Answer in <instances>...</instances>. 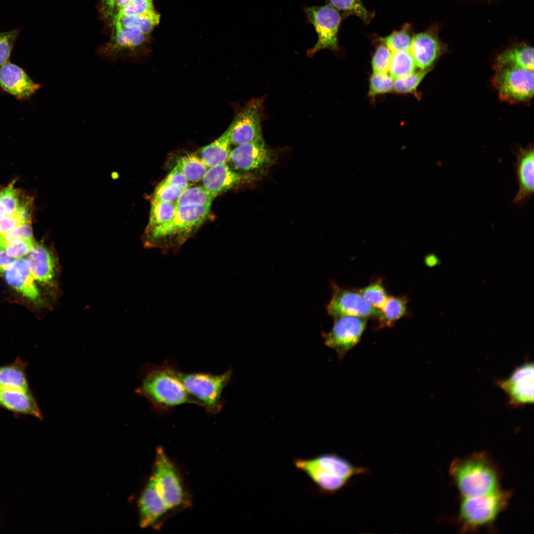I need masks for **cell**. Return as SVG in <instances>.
<instances>
[{
	"instance_id": "obj_1",
	"label": "cell",
	"mask_w": 534,
	"mask_h": 534,
	"mask_svg": "<svg viewBox=\"0 0 534 534\" xmlns=\"http://www.w3.org/2000/svg\"><path fill=\"white\" fill-rule=\"evenodd\" d=\"M449 473L461 496H481L500 489L498 467L485 451L455 459L450 464Z\"/></svg>"
},
{
	"instance_id": "obj_2",
	"label": "cell",
	"mask_w": 534,
	"mask_h": 534,
	"mask_svg": "<svg viewBox=\"0 0 534 534\" xmlns=\"http://www.w3.org/2000/svg\"><path fill=\"white\" fill-rule=\"evenodd\" d=\"M173 366L167 361L158 366L146 365L142 370L141 384L135 390L158 411L170 410L183 404L199 405L176 377Z\"/></svg>"
},
{
	"instance_id": "obj_3",
	"label": "cell",
	"mask_w": 534,
	"mask_h": 534,
	"mask_svg": "<svg viewBox=\"0 0 534 534\" xmlns=\"http://www.w3.org/2000/svg\"><path fill=\"white\" fill-rule=\"evenodd\" d=\"M210 207H176L175 215L170 221L144 233L145 245L165 251L178 249L206 221Z\"/></svg>"
},
{
	"instance_id": "obj_4",
	"label": "cell",
	"mask_w": 534,
	"mask_h": 534,
	"mask_svg": "<svg viewBox=\"0 0 534 534\" xmlns=\"http://www.w3.org/2000/svg\"><path fill=\"white\" fill-rule=\"evenodd\" d=\"M296 468L305 473L319 490L327 493L339 490L354 475L364 471L347 459L333 453H324L309 459H296Z\"/></svg>"
},
{
	"instance_id": "obj_5",
	"label": "cell",
	"mask_w": 534,
	"mask_h": 534,
	"mask_svg": "<svg viewBox=\"0 0 534 534\" xmlns=\"http://www.w3.org/2000/svg\"><path fill=\"white\" fill-rule=\"evenodd\" d=\"M512 493L500 489L486 495L461 496L456 518L462 533L475 532L491 526L508 506Z\"/></svg>"
},
{
	"instance_id": "obj_6",
	"label": "cell",
	"mask_w": 534,
	"mask_h": 534,
	"mask_svg": "<svg viewBox=\"0 0 534 534\" xmlns=\"http://www.w3.org/2000/svg\"><path fill=\"white\" fill-rule=\"evenodd\" d=\"M173 371L186 391L207 412L216 414L221 411L224 404L222 393L231 377V368L219 375L204 372L185 373L173 364Z\"/></svg>"
},
{
	"instance_id": "obj_7",
	"label": "cell",
	"mask_w": 534,
	"mask_h": 534,
	"mask_svg": "<svg viewBox=\"0 0 534 534\" xmlns=\"http://www.w3.org/2000/svg\"><path fill=\"white\" fill-rule=\"evenodd\" d=\"M159 495L169 511L189 506L190 501L183 485L180 474L165 451L158 447L152 474Z\"/></svg>"
},
{
	"instance_id": "obj_8",
	"label": "cell",
	"mask_w": 534,
	"mask_h": 534,
	"mask_svg": "<svg viewBox=\"0 0 534 534\" xmlns=\"http://www.w3.org/2000/svg\"><path fill=\"white\" fill-rule=\"evenodd\" d=\"M303 9L307 20L313 25L318 36L315 44L308 50V55L325 49L337 50L339 29L344 17L347 15L328 4L305 6Z\"/></svg>"
},
{
	"instance_id": "obj_9",
	"label": "cell",
	"mask_w": 534,
	"mask_h": 534,
	"mask_svg": "<svg viewBox=\"0 0 534 534\" xmlns=\"http://www.w3.org/2000/svg\"><path fill=\"white\" fill-rule=\"evenodd\" d=\"M495 70L492 84L499 97L509 103L531 99L534 94V71L523 69L499 68Z\"/></svg>"
},
{
	"instance_id": "obj_10",
	"label": "cell",
	"mask_w": 534,
	"mask_h": 534,
	"mask_svg": "<svg viewBox=\"0 0 534 534\" xmlns=\"http://www.w3.org/2000/svg\"><path fill=\"white\" fill-rule=\"evenodd\" d=\"M264 99L253 98L237 112L228 128L231 143L237 146L263 138Z\"/></svg>"
},
{
	"instance_id": "obj_11",
	"label": "cell",
	"mask_w": 534,
	"mask_h": 534,
	"mask_svg": "<svg viewBox=\"0 0 534 534\" xmlns=\"http://www.w3.org/2000/svg\"><path fill=\"white\" fill-rule=\"evenodd\" d=\"M335 319L331 331L323 333L322 336L325 345L334 349L342 359L359 341L366 321L364 318L354 316H343Z\"/></svg>"
},
{
	"instance_id": "obj_12",
	"label": "cell",
	"mask_w": 534,
	"mask_h": 534,
	"mask_svg": "<svg viewBox=\"0 0 534 534\" xmlns=\"http://www.w3.org/2000/svg\"><path fill=\"white\" fill-rule=\"evenodd\" d=\"M331 299L326 306L328 313L334 318L343 316L379 319L381 311L369 304L360 293L345 290L333 285Z\"/></svg>"
},
{
	"instance_id": "obj_13",
	"label": "cell",
	"mask_w": 534,
	"mask_h": 534,
	"mask_svg": "<svg viewBox=\"0 0 534 534\" xmlns=\"http://www.w3.org/2000/svg\"><path fill=\"white\" fill-rule=\"evenodd\" d=\"M274 153L264 138L237 145L230 151L228 160L238 170H258L273 162Z\"/></svg>"
},
{
	"instance_id": "obj_14",
	"label": "cell",
	"mask_w": 534,
	"mask_h": 534,
	"mask_svg": "<svg viewBox=\"0 0 534 534\" xmlns=\"http://www.w3.org/2000/svg\"><path fill=\"white\" fill-rule=\"evenodd\" d=\"M534 376L533 363H526L516 368L508 379L496 384L506 393L511 404L533 403Z\"/></svg>"
},
{
	"instance_id": "obj_15",
	"label": "cell",
	"mask_w": 534,
	"mask_h": 534,
	"mask_svg": "<svg viewBox=\"0 0 534 534\" xmlns=\"http://www.w3.org/2000/svg\"><path fill=\"white\" fill-rule=\"evenodd\" d=\"M445 49L437 28L432 27L413 36L410 51L417 67L426 70L431 69Z\"/></svg>"
},
{
	"instance_id": "obj_16",
	"label": "cell",
	"mask_w": 534,
	"mask_h": 534,
	"mask_svg": "<svg viewBox=\"0 0 534 534\" xmlns=\"http://www.w3.org/2000/svg\"><path fill=\"white\" fill-rule=\"evenodd\" d=\"M111 38L99 48L100 54L116 59L134 55L146 40V35L129 27H114Z\"/></svg>"
},
{
	"instance_id": "obj_17",
	"label": "cell",
	"mask_w": 534,
	"mask_h": 534,
	"mask_svg": "<svg viewBox=\"0 0 534 534\" xmlns=\"http://www.w3.org/2000/svg\"><path fill=\"white\" fill-rule=\"evenodd\" d=\"M3 275L6 283L24 297L36 304L42 302L27 259L14 260L5 269Z\"/></svg>"
},
{
	"instance_id": "obj_18",
	"label": "cell",
	"mask_w": 534,
	"mask_h": 534,
	"mask_svg": "<svg viewBox=\"0 0 534 534\" xmlns=\"http://www.w3.org/2000/svg\"><path fill=\"white\" fill-rule=\"evenodd\" d=\"M0 86L18 99H27L40 88L22 68L9 62L0 68Z\"/></svg>"
},
{
	"instance_id": "obj_19",
	"label": "cell",
	"mask_w": 534,
	"mask_h": 534,
	"mask_svg": "<svg viewBox=\"0 0 534 534\" xmlns=\"http://www.w3.org/2000/svg\"><path fill=\"white\" fill-rule=\"evenodd\" d=\"M515 155L517 161L515 168L519 189L512 203L521 205L531 198L534 194L533 145L530 144L525 148L520 147Z\"/></svg>"
},
{
	"instance_id": "obj_20",
	"label": "cell",
	"mask_w": 534,
	"mask_h": 534,
	"mask_svg": "<svg viewBox=\"0 0 534 534\" xmlns=\"http://www.w3.org/2000/svg\"><path fill=\"white\" fill-rule=\"evenodd\" d=\"M0 408L15 414L30 415L43 419V415L31 390L0 387Z\"/></svg>"
},
{
	"instance_id": "obj_21",
	"label": "cell",
	"mask_w": 534,
	"mask_h": 534,
	"mask_svg": "<svg viewBox=\"0 0 534 534\" xmlns=\"http://www.w3.org/2000/svg\"><path fill=\"white\" fill-rule=\"evenodd\" d=\"M138 507L139 524L143 528L154 525L169 511L159 494L152 475L139 497Z\"/></svg>"
},
{
	"instance_id": "obj_22",
	"label": "cell",
	"mask_w": 534,
	"mask_h": 534,
	"mask_svg": "<svg viewBox=\"0 0 534 534\" xmlns=\"http://www.w3.org/2000/svg\"><path fill=\"white\" fill-rule=\"evenodd\" d=\"M244 178L224 163L208 169L202 178V183L203 186L215 197L233 188Z\"/></svg>"
},
{
	"instance_id": "obj_23",
	"label": "cell",
	"mask_w": 534,
	"mask_h": 534,
	"mask_svg": "<svg viewBox=\"0 0 534 534\" xmlns=\"http://www.w3.org/2000/svg\"><path fill=\"white\" fill-rule=\"evenodd\" d=\"M26 256L35 280L45 284L51 283L55 274V261L47 248L35 243Z\"/></svg>"
},
{
	"instance_id": "obj_24",
	"label": "cell",
	"mask_w": 534,
	"mask_h": 534,
	"mask_svg": "<svg viewBox=\"0 0 534 534\" xmlns=\"http://www.w3.org/2000/svg\"><path fill=\"white\" fill-rule=\"evenodd\" d=\"M534 48L527 44L510 47L496 58L494 69L516 68L534 71Z\"/></svg>"
},
{
	"instance_id": "obj_25",
	"label": "cell",
	"mask_w": 534,
	"mask_h": 534,
	"mask_svg": "<svg viewBox=\"0 0 534 534\" xmlns=\"http://www.w3.org/2000/svg\"><path fill=\"white\" fill-rule=\"evenodd\" d=\"M228 129L211 143L202 147L199 158L208 168L226 163L229 159L230 150Z\"/></svg>"
},
{
	"instance_id": "obj_26",
	"label": "cell",
	"mask_w": 534,
	"mask_h": 534,
	"mask_svg": "<svg viewBox=\"0 0 534 534\" xmlns=\"http://www.w3.org/2000/svg\"><path fill=\"white\" fill-rule=\"evenodd\" d=\"M27 363L17 357L12 362L0 365V387L31 390L27 376Z\"/></svg>"
},
{
	"instance_id": "obj_27",
	"label": "cell",
	"mask_w": 534,
	"mask_h": 534,
	"mask_svg": "<svg viewBox=\"0 0 534 534\" xmlns=\"http://www.w3.org/2000/svg\"><path fill=\"white\" fill-rule=\"evenodd\" d=\"M176 210L175 203L152 199L149 221L145 233L168 222L174 217Z\"/></svg>"
},
{
	"instance_id": "obj_28",
	"label": "cell",
	"mask_w": 534,
	"mask_h": 534,
	"mask_svg": "<svg viewBox=\"0 0 534 534\" xmlns=\"http://www.w3.org/2000/svg\"><path fill=\"white\" fill-rule=\"evenodd\" d=\"M160 16L155 11L151 13L127 16H122L115 20L114 27H129L136 29L147 35L157 25Z\"/></svg>"
},
{
	"instance_id": "obj_29",
	"label": "cell",
	"mask_w": 534,
	"mask_h": 534,
	"mask_svg": "<svg viewBox=\"0 0 534 534\" xmlns=\"http://www.w3.org/2000/svg\"><path fill=\"white\" fill-rule=\"evenodd\" d=\"M189 182H196L202 179L208 167L197 155L187 154L180 157L176 166Z\"/></svg>"
},
{
	"instance_id": "obj_30",
	"label": "cell",
	"mask_w": 534,
	"mask_h": 534,
	"mask_svg": "<svg viewBox=\"0 0 534 534\" xmlns=\"http://www.w3.org/2000/svg\"><path fill=\"white\" fill-rule=\"evenodd\" d=\"M416 67L410 51H397L392 53L388 72L396 80L412 74Z\"/></svg>"
},
{
	"instance_id": "obj_31",
	"label": "cell",
	"mask_w": 534,
	"mask_h": 534,
	"mask_svg": "<svg viewBox=\"0 0 534 534\" xmlns=\"http://www.w3.org/2000/svg\"><path fill=\"white\" fill-rule=\"evenodd\" d=\"M328 4L347 16L353 15L357 16L363 22L368 24L371 21L374 14L368 10L364 6L361 0H327Z\"/></svg>"
},
{
	"instance_id": "obj_32",
	"label": "cell",
	"mask_w": 534,
	"mask_h": 534,
	"mask_svg": "<svg viewBox=\"0 0 534 534\" xmlns=\"http://www.w3.org/2000/svg\"><path fill=\"white\" fill-rule=\"evenodd\" d=\"M215 197L203 186L189 187L182 191L176 207L211 205Z\"/></svg>"
},
{
	"instance_id": "obj_33",
	"label": "cell",
	"mask_w": 534,
	"mask_h": 534,
	"mask_svg": "<svg viewBox=\"0 0 534 534\" xmlns=\"http://www.w3.org/2000/svg\"><path fill=\"white\" fill-rule=\"evenodd\" d=\"M406 311V301L403 298L389 297L381 311L380 325L381 327L391 326L405 313Z\"/></svg>"
},
{
	"instance_id": "obj_34",
	"label": "cell",
	"mask_w": 534,
	"mask_h": 534,
	"mask_svg": "<svg viewBox=\"0 0 534 534\" xmlns=\"http://www.w3.org/2000/svg\"><path fill=\"white\" fill-rule=\"evenodd\" d=\"M412 37L411 26L407 23L404 24L400 30L394 31L380 40L394 52L410 51Z\"/></svg>"
},
{
	"instance_id": "obj_35",
	"label": "cell",
	"mask_w": 534,
	"mask_h": 534,
	"mask_svg": "<svg viewBox=\"0 0 534 534\" xmlns=\"http://www.w3.org/2000/svg\"><path fill=\"white\" fill-rule=\"evenodd\" d=\"M431 70H420L405 77L394 80L393 90L399 93H411L416 91L420 83Z\"/></svg>"
},
{
	"instance_id": "obj_36",
	"label": "cell",
	"mask_w": 534,
	"mask_h": 534,
	"mask_svg": "<svg viewBox=\"0 0 534 534\" xmlns=\"http://www.w3.org/2000/svg\"><path fill=\"white\" fill-rule=\"evenodd\" d=\"M360 293L369 304L378 310L383 308L389 298L380 282L373 283L361 289Z\"/></svg>"
},
{
	"instance_id": "obj_37",
	"label": "cell",
	"mask_w": 534,
	"mask_h": 534,
	"mask_svg": "<svg viewBox=\"0 0 534 534\" xmlns=\"http://www.w3.org/2000/svg\"><path fill=\"white\" fill-rule=\"evenodd\" d=\"M380 41L381 44L376 47L372 56V68L373 73L386 74L389 71L393 52Z\"/></svg>"
},
{
	"instance_id": "obj_38",
	"label": "cell",
	"mask_w": 534,
	"mask_h": 534,
	"mask_svg": "<svg viewBox=\"0 0 534 534\" xmlns=\"http://www.w3.org/2000/svg\"><path fill=\"white\" fill-rule=\"evenodd\" d=\"M394 79L386 74L373 73L369 79L368 95L375 96L393 90Z\"/></svg>"
},
{
	"instance_id": "obj_39",
	"label": "cell",
	"mask_w": 534,
	"mask_h": 534,
	"mask_svg": "<svg viewBox=\"0 0 534 534\" xmlns=\"http://www.w3.org/2000/svg\"><path fill=\"white\" fill-rule=\"evenodd\" d=\"M20 198V192L14 187V182L0 190V201L4 206L7 216L17 215Z\"/></svg>"
},
{
	"instance_id": "obj_40",
	"label": "cell",
	"mask_w": 534,
	"mask_h": 534,
	"mask_svg": "<svg viewBox=\"0 0 534 534\" xmlns=\"http://www.w3.org/2000/svg\"><path fill=\"white\" fill-rule=\"evenodd\" d=\"M154 11L152 0H132L128 6L117 12L112 22L122 16L144 14Z\"/></svg>"
},
{
	"instance_id": "obj_41",
	"label": "cell",
	"mask_w": 534,
	"mask_h": 534,
	"mask_svg": "<svg viewBox=\"0 0 534 534\" xmlns=\"http://www.w3.org/2000/svg\"><path fill=\"white\" fill-rule=\"evenodd\" d=\"M19 33L18 29L0 32V66L7 62Z\"/></svg>"
},
{
	"instance_id": "obj_42",
	"label": "cell",
	"mask_w": 534,
	"mask_h": 534,
	"mask_svg": "<svg viewBox=\"0 0 534 534\" xmlns=\"http://www.w3.org/2000/svg\"><path fill=\"white\" fill-rule=\"evenodd\" d=\"M182 191L178 187L163 180L156 187L152 199L175 203Z\"/></svg>"
},
{
	"instance_id": "obj_43",
	"label": "cell",
	"mask_w": 534,
	"mask_h": 534,
	"mask_svg": "<svg viewBox=\"0 0 534 534\" xmlns=\"http://www.w3.org/2000/svg\"><path fill=\"white\" fill-rule=\"evenodd\" d=\"M2 238L6 245L20 240L33 239L31 223L18 224L14 229L2 236Z\"/></svg>"
},
{
	"instance_id": "obj_44",
	"label": "cell",
	"mask_w": 534,
	"mask_h": 534,
	"mask_svg": "<svg viewBox=\"0 0 534 534\" xmlns=\"http://www.w3.org/2000/svg\"><path fill=\"white\" fill-rule=\"evenodd\" d=\"M35 243L34 239L20 240L7 244L5 250L10 257L20 259L29 253Z\"/></svg>"
},
{
	"instance_id": "obj_45",
	"label": "cell",
	"mask_w": 534,
	"mask_h": 534,
	"mask_svg": "<svg viewBox=\"0 0 534 534\" xmlns=\"http://www.w3.org/2000/svg\"><path fill=\"white\" fill-rule=\"evenodd\" d=\"M164 181L178 187L182 191L190 185V182L177 166L169 173Z\"/></svg>"
},
{
	"instance_id": "obj_46",
	"label": "cell",
	"mask_w": 534,
	"mask_h": 534,
	"mask_svg": "<svg viewBox=\"0 0 534 534\" xmlns=\"http://www.w3.org/2000/svg\"><path fill=\"white\" fill-rule=\"evenodd\" d=\"M23 223L17 215L6 216L0 221V235L3 236L5 233L14 229L18 224Z\"/></svg>"
},
{
	"instance_id": "obj_47",
	"label": "cell",
	"mask_w": 534,
	"mask_h": 534,
	"mask_svg": "<svg viewBox=\"0 0 534 534\" xmlns=\"http://www.w3.org/2000/svg\"><path fill=\"white\" fill-rule=\"evenodd\" d=\"M101 9L104 16L113 20L117 13L115 0H101Z\"/></svg>"
},
{
	"instance_id": "obj_48",
	"label": "cell",
	"mask_w": 534,
	"mask_h": 534,
	"mask_svg": "<svg viewBox=\"0 0 534 534\" xmlns=\"http://www.w3.org/2000/svg\"><path fill=\"white\" fill-rule=\"evenodd\" d=\"M14 260L8 256L5 249H0V275L3 274L5 269Z\"/></svg>"
},
{
	"instance_id": "obj_49",
	"label": "cell",
	"mask_w": 534,
	"mask_h": 534,
	"mask_svg": "<svg viewBox=\"0 0 534 534\" xmlns=\"http://www.w3.org/2000/svg\"><path fill=\"white\" fill-rule=\"evenodd\" d=\"M132 1V0H115L117 12L128 6Z\"/></svg>"
},
{
	"instance_id": "obj_50",
	"label": "cell",
	"mask_w": 534,
	"mask_h": 534,
	"mask_svg": "<svg viewBox=\"0 0 534 534\" xmlns=\"http://www.w3.org/2000/svg\"><path fill=\"white\" fill-rule=\"evenodd\" d=\"M437 260L434 256H428L426 259V262L427 265L432 266L436 264Z\"/></svg>"
},
{
	"instance_id": "obj_51",
	"label": "cell",
	"mask_w": 534,
	"mask_h": 534,
	"mask_svg": "<svg viewBox=\"0 0 534 534\" xmlns=\"http://www.w3.org/2000/svg\"><path fill=\"white\" fill-rule=\"evenodd\" d=\"M7 215L5 208L0 201V221L5 218Z\"/></svg>"
},
{
	"instance_id": "obj_52",
	"label": "cell",
	"mask_w": 534,
	"mask_h": 534,
	"mask_svg": "<svg viewBox=\"0 0 534 534\" xmlns=\"http://www.w3.org/2000/svg\"><path fill=\"white\" fill-rule=\"evenodd\" d=\"M6 246V244L4 242V240H3V239L2 238V236H0V249H5Z\"/></svg>"
},
{
	"instance_id": "obj_53",
	"label": "cell",
	"mask_w": 534,
	"mask_h": 534,
	"mask_svg": "<svg viewBox=\"0 0 534 534\" xmlns=\"http://www.w3.org/2000/svg\"><path fill=\"white\" fill-rule=\"evenodd\" d=\"M0 236H1V235H0Z\"/></svg>"
}]
</instances>
